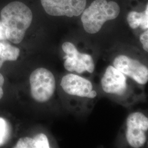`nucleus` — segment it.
<instances>
[{"label":"nucleus","mask_w":148,"mask_h":148,"mask_svg":"<svg viewBox=\"0 0 148 148\" xmlns=\"http://www.w3.org/2000/svg\"><path fill=\"white\" fill-rule=\"evenodd\" d=\"M120 12L119 5L114 1H94L82 12L81 21L85 31L90 34L99 32L106 21L116 19Z\"/></svg>","instance_id":"f03ea898"},{"label":"nucleus","mask_w":148,"mask_h":148,"mask_svg":"<svg viewBox=\"0 0 148 148\" xmlns=\"http://www.w3.org/2000/svg\"><path fill=\"white\" fill-rule=\"evenodd\" d=\"M101 84L103 90L108 93L122 95L127 89L124 74L112 66H109L106 69Z\"/></svg>","instance_id":"0eeeda50"},{"label":"nucleus","mask_w":148,"mask_h":148,"mask_svg":"<svg viewBox=\"0 0 148 148\" xmlns=\"http://www.w3.org/2000/svg\"><path fill=\"white\" fill-rule=\"evenodd\" d=\"M113 64L116 69L131 77L139 84L145 85L148 82V68L137 60L120 55L114 59Z\"/></svg>","instance_id":"423d86ee"},{"label":"nucleus","mask_w":148,"mask_h":148,"mask_svg":"<svg viewBox=\"0 0 148 148\" xmlns=\"http://www.w3.org/2000/svg\"><path fill=\"white\" fill-rule=\"evenodd\" d=\"M30 84L32 97L40 103L49 100L56 90V79L53 74L43 68H37L32 73Z\"/></svg>","instance_id":"7ed1b4c3"},{"label":"nucleus","mask_w":148,"mask_h":148,"mask_svg":"<svg viewBox=\"0 0 148 148\" xmlns=\"http://www.w3.org/2000/svg\"><path fill=\"white\" fill-rule=\"evenodd\" d=\"M79 54L80 53L78 56L73 57H69L67 55L64 57V58L65 59L64 65L66 70L69 71H76L79 74L86 71L84 64L79 59Z\"/></svg>","instance_id":"f8f14e48"},{"label":"nucleus","mask_w":148,"mask_h":148,"mask_svg":"<svg viewBox=\"0 0 148 148\" xmlns=\"http://www.w3.org/2000/svg\"><path fill=\"white\" fill-rule=\"evenodd\" d=\"M140 41L143 45V49L146 51L148 52V31L147 30L144 32L140 35Z\"/></svg>","instance_id":"dca6fc26"},{"label":"nucleus","mask_w":148,"mask_h":148,"mask_svg":"<svg viewBox=\"0 0 148 148\" xmlns=\"http://www.w3.org/2000/svg\"><path fill=\"white\" fill-rule=\"evenodd\" d=\"M20 54V49L5 40L0 41V68L5 61H16Z\"/></svg>","instance_id":"9d476101"},{"label":"nucleus","mask_w":148,"mask_h":148,"mask_svg":"<svg viewBox=\"0 0 148 148\" xmlns=\"http://www.w3.org/2000/svg\"><path fill=\"white\" fill-rule=\"evenodd\" d=\"M1 17L5 27L7 40L15 44L21 42L32 24L31 10L21 2L14 1L1 10Z\"/></svg>","instance_id":"f257e3e1"},{"label":"nucleus","mask_w":148,"mask_h":148,"mask_svg":"<svg viewBox=\"0 0 148 148\" xmlns=\"http://www.w3.org/2000/svg\"><path fill=\"white\" fill-rule=\"evenodd\" d=\"M62 49L64 52L69 57L77 56L79 52L72 43L66 42L62 45Z\"/></svg>","instance_id":"2eb2a0df"},{"label":"nucleus","mask_w":148,"mask_h":148,"mask_svg":"<svg viewBox=\"0 0 148 148\" xmlns=\"http://www.w3.org/2000/svg\"><path fill=\"white\" fill-rule=\"evenodd\" d=\"M5 79L3 76L0 73V99L2 98L3 95V86L4 85Z\"/></svg>","instance_id":"a211bd4d"},{"label":"nucleus","mask_w":148,"mask_h":148,"mask_svg":"<svg viewBox=\"0 0 148 148\" xmlns=\"http://www.w3.org/2000/svg\"><path fill=\"white\" fill-rule=\"evenodd\" d=\"M79 58L84 64L86 71H87L90 73H92L95 70V65L92 57L89 54L80 53Z\"/></svg>","instance_id":"4468645a"},{"label":"nucleus","mask_w":148,"mask_h":148,"mask_svg":"<svg viewBox=\"0 0 148 148\" xmlns=\"http://www.w3.org/2000/svg\"><path fill=\"white\" fill-rule=\"evenodd\" d=\"M46 12L52 16H78L82 13L86 0H41Z\"/></svg>","instance_id":"20e7f679"},{"label":"nucleus","mask_w":148,"mask_h":148,"mask_svg":"<svg viewBox=\"0 0 148 148\" xmlns=\"http://www.w3.org/2000/svg\"><path fill=\"white\" fill-rule=\"evenodd\" d=\"M7 38L6 36V30L2 22L0 21V41L7 40Z\"/></svg>","instance_id":"f3484780"},{"label":"nucleus","mask_w":148,"mask_h":148,"mask_svg":"<svg viewBox=\"0 0 148 148\" xmlns=\"http://www.w3.org/2000/svg\"><path fill=\"white\" fill-rule=\"evenodd\" d=\"M16 148H49V144L47 136L43 133L38 134L34 138H20L16 144Z\"/></svg>","instance_id":"1a4fd4ad"},{"label":"nucleus","mask_w":148,"mask_h":148,"mask_svg":"<svg viewBox=\"0 0 148 148\" xmlns=\"http://www.w3.org/2000/svg\"><path fill=\"white\" fill-rule=\"evenodd\" d=\"M97 96V92H95V90H90V93H88V95H87V98H95V97Z\"/></svg>","instance_id":"6ab92c4d"},{"label":"nucleus","mask_w":148,"mask_h":148,"mask_svg":"<svg viewBox=\"0 0 148 148\" xmlns=\"http://www.w3.org/2000/svg\"><path fill=\"white\" fill-rule=\"evenodd\" d=\"M60 85L66 93L81 97H87L93 89L92 84L89 80L74 74L64 76Z\"/></svg>","instance_id":"6e6552de"},{"label":"nucleus","mask_w":148,"mask_h":148,"mask_svg":"<svg viewBox=\"0 0 148 148\" xmlns=\"http://www.w3.org/2000/svg\"><path fill=\"white\" fill-rule=\"evenodd\" d=\"M126 138L133 148H140L146 142L145 132L148 130V119L143 114L136 112L127 119Z\"/></svg>","instance_id":"39448f33"},{"label":"nucleus","mask_w":148,"mask_h":148,"mask_svg":"<svg viewBox=\"0 0 148 148\" xmlns=\"http://www.w3.org/2000/svg\"><path fill=\"white\" fill-rule=\"evenodd\" d=\"M10 135V127L7 121L0 117V147L3 145Z\"/></svg>","instance_id":"ddd939ff"},{"label":"nucleus","mask_w":148,"mask_h":148,"mask_svg":"<svg viewBox=\"0 0 148 148\" xmlns=\"http://www.w3.org/2000/svg\"><path fill=\"white\" fill-rule=\"evenodd\" d=\"M148 5L145 11L143 12H131L127 16V21L129 25L132 29H136L140 27L143 30H147L148 28Z\"/></svg>","instance_id":"9b49d317"}]
</instances>
